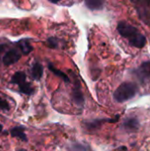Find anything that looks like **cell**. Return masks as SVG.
<instances>
[{
    "label": "cell",
    "mask_w": 150,
    "mask_h": 151,
    "mask_svg": "<svg viewBox=\"0 0 150 151\" xmlns=\"http://www.w3.org/2000/svg\"><path fill=\"white\" fill-rule=\"evenodd\" d=\"M15 47L20 51L22 55H28L33 50V46L31 45L30 40L27 38L21 39L15 43Z\"/></svg>",
    "instance_id": "obj_6"
},
{
    "label": "cell",
    "mask_w": 150,
    "mask_h": 151,
    "mask_svg": "<svg viewBox=\"0 0 150 151\" xmlns=\"http://www.w3.org/2000/svg\"><path fill=\"white\" fill-rule=\"evenodd\" d=\"M122 126L126 130H128L130 132H136L139 129L140 124L139 120L135 118H127L124 120Z\"/></svg>",
    "instance_id": "obj_7"
},
{
    "label": "cell",
    "mask_w": 150,
    "mask_h": 151,
    "mask_svg": "<svg viewBox=\"0 0 150 151\" xmlns=\"http://www.w3.org/2000/svg\"><path fill=\"white\" fill-rule=\"evenodd\" d=\"M47 44L50 49H57L58 47V39L56 37H50L47 39Z\"/></svg>",
    "instance_id": "obj_15"
},
{
    "label": "cell",
    "mask_w": 150,
    "mask_h": 151,
    "mask_svg": "<svg viewBox=\"0 0 150 151\" xmlns=\"http://www.w3.org/2000/svg\"><path fill=\"white\" fill-rule=\"evenodd\" d=\"M10 134L12 137L18 138L23 142H27V137L25 134L24 127H14L11 129Z\"/></svg>",
    "instance_id": "obj_8"
},
{
    "label": "cell",
    "mask_w": 150,
    "mask_h": 151,
    "mask_svg": "<svg viewBox=\"0 0 150 151\" xmlns=\"http://www.w3.org/2000/svg\"><path fill=\"white\" fill-rule=\"evenodd\" d=\"M85 5L92 11H98L102 10L104 5V2L102 0H86Z\"/></svg>",
    "instance_id": "obj_12"
},
{
    "label": "cell",
    "mask_w": 150,
    "mask_h": 151,
    "mask_svg": "<svg viewBox=\"0 0 150 151\" xmlns=\"http://www.w3.org/2000/svg\"><path fill=\"white\" fill-rule=\"evenodd\" d=\"M21 56H22V54L20 53V51L16 47L15 48H12V49H10L3 56V58H2V63L4 65H6V66L11 65L17 63L20 59Z\"/></svg>",
    "instance_id": "obj_4"
},
{
    "label": "cell",
    "mask_w": 150,
    "mask_h": 151,
    "mask_svg": "<svg viewBox=\"0 0 150 151\" xmlns=\"http://www.w3.org/2000/svg\"><path fill=\"white\" fill-rule=\"evenodd\" d=\"M6 44H0V65H1V56L6 49Z\"/></svg>",
    "instance_id": "obj_18"
},
{
    "label": "cell",
    "mask_w": 150,
    "mask_h": 151,
    "mask_svg": "<svg viewBox=\"0 0 150 151\" xmlns=\"http://www.w3.org/2000/svg\"><path fill=\"white\" fill-rule=\"evenodd\" d=\"M2 130H3V126H2V125L0 124V133L2 132Z\"/></svg>",
    "instance_id": "obj_20"
},
{
    "label": "cell",
    "mask_w": 150,
    "mask_h": 151,
    "mask_svg": "<svg viewBox=\"0 0 150 151\" xmlns=\"http://www.w3.org/2000/svg\"><path fill=\"white\" fill-rule=\"evenodd\" d=\"M48 68H49L50 71L52 72L56 76L61 78L65 82H66V83H70V82H71V80H70L69 76H68L66 73H65L64 72H62L61 70H59V69H57V67H55L53 64L49 63V64H48Z\"/></svg>",
    "instance_id": "obj_11"
},
{
    "label": "cell",
    "mask_w": 150,
    "mask_h": 151,
    "mask_svg": "<svg viewBox=\"0 0 150 151\" xmlns=\"http://www.w3.org/2000/svg\"><path fill=\"white\" fill-rule=\"evenodd\" d=\"M42 74H43V67L42 65L38 63V62H35L32 68H31V75H32V78L35 81H40L41 78L42 77Z\"/></svg>",
    "instance_id": "obj_10"
},
{
    "label": "cell",
    "mask_w": 150,
    "mask_h": 151,
    "mask_svg": "<svg viewBox=\"0 0 150 151\" xmlns=\"http://www.w3.org/2000/svg\"><path fill=\"white\" fill-rule=\"evenodd\" d=\"M134 74L137 76V78L144 82L150 80V61L144 62L141 65L139 68H137L134 72Z\"/></svg>",
    "instance_id": "obj_5"
},
{
    "label": "cell",
    "mask_w": 150,
    "mask_h": 151,
    "mask_svg": "<svg viewBox=\"0 0 150 151\" xmlns=\"http://www.w3.org/2000/svg\"><path fill=\"white\" fill-rule=\"evenodd\" d=\"M9 110H10L9 104L0 96V111H9Z\"/></svg>",
    "instance_id": "obj_17"
},
{
    "label": "cell",
    "mask_w": 150,
    "mask_h": 151,
    "mask_svg": "<svg viewBox=\"0 0 150 151\" xmlns=\"http://www.w3.org/2000/svg\"><path fill=\"white\" fill-rule=\"evenodd\" d=\"M19 89L22 94L27 95V96H31L34 93V88L32 87L31 83H29V82H26L24 85L19 87Z\"/></svg>",
    "instance_id": "obj_14"
},
{
    "label": "cell",
    "mask_w": 150,
    "mask_h": 151,
    "mask_svg": "<svg viewBox=\"0 0 150 151\" xmlns=\"http://www.w3.org/2000/svg\"><path fill=\"white\" fill-rule=\"evenodd\" d=\"M138 92V86L133 82L122 83L114 92L113 97L118 103H124L133 98Z\"/></svg>",
    "instance_id": "obj_2"
},
{
    "label": "cell",
    "mask_w": 150,
    "mask_h": 151,
    "mask_svg": "<svg viewBox=\"0 0 150 151\" xmlns=\"http://www.w3.org/2000/svg\"><path fill=\"white\" fill-rule=\"evenodd\" d=\"M71 151H88V149L85 145L80 143H74L71 147Z\"/></svg>",
    "instance_id": "obj_16"
},
{
    "label": "cell",
    "mask_w": 150,
    "mask_h": 151,
    "mask_svg": "<svg viewBox=\"0 0 150 151\" xmlns=\"http://www.w3.org/2000/svg\"><path fill=\"white\" fill-rule=\"evenodd\" d=\"M117 29L120 35L128 40L130 45L138 49H142L146 45V36L142 35L137 27L127 23L126 21H119L117 26Z\"/></svg>",
    "instance_id": "obj_1"
},
{
    "label": "cell",
    "mask_w": 150,
    "mask_h": 151,
    "mask_svg": "<svg viewBox=\"0 0 150 151\" xmlns=\"http://www.w3.org/2000/svg\"><path fill=\"white\" fill-rule=\"evenodd\" d=\"M17 151H27L26 150H23V149H21V150H17Z\"/></svg>",
    "instance_id": "obj_21"
},
{
    "label": "cell",
    "mask_w": 150,
    "mask_h": 151,
    "mask_svg": "<svg viewBox=\"0 0 150 151\" xmlns=\"http://www.w3.org/2000/svg\"><path fill=\"white\" fill-rule=\"evenodd\" d=\"M117 151H127V149H126V147H124V146H122V147H119V148L118 149V150Z\"/></svg>",
    "instance_id": "obj_19"
},
{
    "label": "cell",
    "mask_w": 150,
    "mask_h": 151,
    "mask_svg": "<svg viewBox=\"0 0 150 151\" xmlns=\"http://www.w3.org/2000/svg\"><path fill=\"white\" fill-rule=\"evenodd\" d=\"M70 73L72 77V84H73V88L72 89V100L78 107H83L85 104V98L82 93L80 81L73 72L70 71Z\"/></svg>",
    "instance_id": "obj_3"
},
{
    "label": "cell",
    "mask_w": 150,
    "mask_h": 151,
    "mask_svg": "<svg viewBox=\"0 0 150 151\" xmlns=\"http://www.w3.org/2000/svg\"><path fill=\"white\" fill-rule=\"evenodd\" d=\"M113 121H116V120H114V119H95L93 121L85 122V127H87V129L95 130V129L100 127L102 126V124L104 122H113Z\"/></svg>",
    "instance_id": "obj_13"
},
{
    "label": "cell",
    "mask_w": 150,
    "mask_h": 151,
    "mask_svg": "<svg viewBox=\"0 0 150 151\" xmlns=\"http://www.w3.org/2000/svg\"><path fill=\"white\" fill-rule=\"evenodd\" d=\"M27 76H26V73L22 71H19V72H16L12 77H11V82L13 83V84H16L19 87H21L22 85H24L26 82H27Z\"/></svg>",
    "instance_id": "obj_9"
}]
</instances>
